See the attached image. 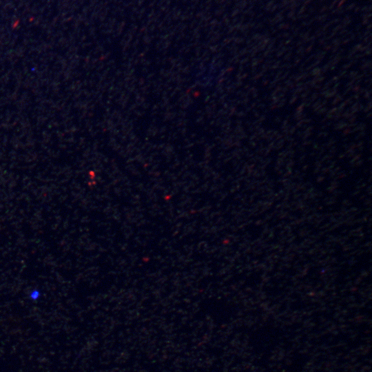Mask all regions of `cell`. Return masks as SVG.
I'll use <instances>...</instances> for the list:
<instances>
[{
  "label": "cell",
  "mask_w": 372,
  "mask_h": 372,
  "mask_svg": "<svg viewBox=\"0 0 372 372\" xmlns=\"http://www.w3.org/2000/svg\"><path fill=\"white\" fill-rule=\"evenodd\" d=\"M39 296H40V292L37 289L33 290L30 293V298L33 300H37L39 298Z\"/></svg>",
  "instance_id": "1"
}]
</instances>
